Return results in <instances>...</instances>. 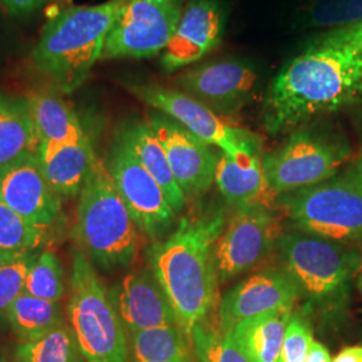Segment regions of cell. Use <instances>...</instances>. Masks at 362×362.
<instances>
[{"instance_id":"cell-1","label":"cell","mask_w":362,"mask_h":362,"mask_svg":"<svg viewBox=\"0 0 362 362\" xmlns=\"http://www.w3.org/2000/svg\"><path fill=\"white\" fill-rule=\"evenodd\" d=\"M362 104V52L313 47L291 59L264 94L263 127L270 134L297 129L315 117Z\"/></svg>"},{"instance_id":"cell-2","label":"cell","mask_w":362,"mask_h":362,"mask_svg":"<svg viewBox=\"0 0 362 362\" xmlns=\"http://www.w3.org/2000/svg\"><path fill=\"white\" fill-rule=\"evenodd\" d=\"M226 223L223 212L182 216L176 228L151 248V270L189 338L215 306L219 282L214 248Z\"/></svg>"},{"instance_id":"cell-3","label":"cell","mask_w":362,"mask_h":362,"mask_svg":"<svg viewBox=\"0 0 362 362\" xmlns=\"http://www.w3.org/2000/svg\"><path fill=\"white\" fill-rule=\"evenodd\" d=\"M117 0L66 8L45 26L31 52L34 65L54 86L70 94L88 79L122 10Z\"/></svg>"},{"instance_id":"cell-4","label":"cell","mask_w":362,"mask_h":362,"mask_svg":"<svg viewBox=\"0 0 362 362\" xmlns=\"http://www.w3.org/2000/svg\"><path fill=\"white\" fill-rule=\"evenodd\" d=\"M76 239L91 263L105 270L128 266L137 254V226L100 158L78 194Z\"/></svg>"},{"instance_id":"cell-5","label":"cell","mask_w":362,"mask_h":362,"mask_svg":"<svg viewBox=\"0 0 362 362\" xmlns=\"http://www.w3.org/2000/svg\"><path fill=\"white\" fill-rule=\"evenodd\" d=\"M275 250L311 309L337 306L346 296L362 262L358 248L296 228L279 235Z\"/></svg>"},{"instance_id":"cell-6","label":"cell","mask_w":362,"mask_h":362,"mask_svg":"<svg viewBox=\"0 0 362 362\" xmlns=\"http://www.w3.org/2000/svg\"><path fill=\"white\" fill-rule=\"evenodd\" d=\"M67 317L86 362H129V334L110 291L82 251H74Z\"/></svg>"},{"instance_id":"cell-7","label":"cell","mask_w":362,"mask_h":362,"mask_svg":"<svg viewBox=\"0 0 362 362\" xmlns=\"http://www.w3.org/2000/svg\"><path fill=\"white\" fill-rule=\"evenodd\" d=\"M291 228L345 246L362 247V187L349 172L274 197Z\"/></svg>"},{"instance_id":"cell-8","label":"cell","mask_w":362,"mask_h":362,"mask_svg":"<svg viewBox=\"0 0 362 362\" xmlns=\"http://www.w3.org/2000/svg\"><path fill=\"white\" fill-rule=\"evenodd\" d=\"M351 156L350 145L333 130L302 125L281 146L262 156L274 196L311 187L337 176Z\"/></svg>"},{"instance_id":"cell-9","label":"cell","mask_w":362,"mask_h":362,"mask_svg":"<svg viewBox=\"0 0 362 362\" xmlns=\"http://www.w3.org/2000/svg\"><path fill=\"white\" fill-rule=\"evenodd\" d=\"M281 233L270 206L255 203L236 207L214 248L219 285L259 267L275 251Z\"/></svg>"},{"instance_id":"cell-10","label":"cell","mask_w":362,"mask_h":362,"mask_svg":"<svg viewBox=\"0 0 362 362\" xmlns=\"http://www.w3.org/2000/svg\"><path fill=\"white\" fill-rule=\"evenodd\" d=\"M182 10L184 0H130L106 37L101 61L151 58L164 52Z\"/></svg>"},{"instance_id":"cell-11","label":"cell","mask_w":362,"mask_h":362,"mask_svg":"<svg viewBox=\"0 0 362 362\" xmlns=\"http://www.w3.org/2000/svg\"><path fill=\"white\" fill-rule=\"evenodd\" d=\"M129 90L144 104L177 121L203 141L231 157L242 153L262 155V140L250 130L236 128L221 119L192 97L177 89L158 85H130Z\"/></svg>"},{"instance_id":"cell-12","label":"cell","mask_w":362,"mask_h":362,"mask_svg":"<svg viewBox=\"0 0 362 362\" xmlns=\"http://www.w3.org/2000/svg\"><path fill=\"white\" fill-rule=\"evenodd\" d=\"M105 164L137 228L152 238L168 233L177 214L158 182L132 152L121 132L117 133Z\"/></svg>"},{"instance_id":"cell-13","label":"cell","mask_w":362,"mask_h":362,"mask_svg":"<svg viewBox=\"0 0 362 362\" xmlns=\"http://www.w3.org/2000/svg\"><path fill=\"white\" fill-rule=\"evenodd\" d=\"M163 145L175 180L185 199H196L211 189L219 155L212 145L160 112L146 121Z\"/></svg>"},{"instance_id":"cell-14","label":"cell","mask_w":362,"mask_h":362,"mask_svg":"<svg viewBox=\"0 0 362 362\" xmlns=\"http://www.w3.org/2000/svg\"><path fill=\"white\" fill-rule=\"evenodd\" d=\"M258 77L252 66L226 59L194 67L175 78V85L216 115L233 116L252 100Z\"/></svg>"},{"instance_id":"cell-15","label":"cell","mask_w":362,"mask_h":362,"mask_svg":"<svg viewBox=\"0 0 362 362\" xmlns=\"http://www.w3.org/2000/svg\"><path fill=\"white\" fill-rule=\"evenodd\" d=\"M299 299L297 284L284 267L254 272L228 288L220 299L219 329L226 333L233 325L250 317L275 311H293Z\"/></svg>"},{"instance_id":"cell-16","label":"cell","mask_w":362,"mask_h":362,"mask_svg":"<svg viewBox=\"0 0 362 362\" xmlns=\"http://www.w3.org/2000/svg\"><path fill=\"white\" fill-rule=\"evenodd\" d=\"M226 16L219 0H189L161 57L165 73L192 65L215 50L224 35Z\"/></svg>"},{"instance_id":"cell-17","label":"cell","mask_w":362,"mask_h":362,"mask_svg":"<svg viewBox=\"0 0 362 362\" xmlns=\"http://www.w3.org/2000/svg\"><path fill=\"white\" fill-rule=\"evenodd\" d=\"M37 155L0 170V202L31 224L50 228L61 214L62 202L45 179Z\"/></svg>"},{"instance_id":"cell-18","label":"cell","mask_w":362,"mask_h":362,"mask_svg":"<svg viewBox=\"0 0 362 362\" xmlns=\"http://www.w3.org/2000/svg\"><path fill=\"white\" fill-rule=\"evenodd\" d=\"M110 297L128 334L177 324L168 298L152 270L130 272L110 290Z\"/></svg>"},{"instance_id":"cell-19","label":"cell","mask_w":362,"mask_h":362,"mask_svg":"<svg viewBox=\"0 0 362 362\" xmlns=\"http://www.w3.org/2000/svg\"><path fill=\"white\" fill-rule=\"evenodd\" d=\"M37 156L45 179L61 197L79 194L98 158L88 134L76 143L43 144Z\"/></svg>"},{"instance_id":"cell-20","label":"cell","mask_w":362,"mask_h":362,"mask_svg":"<svg viewBox=\"0 0 362 362\" xmlns=\"http://www.w3.org/2000/svg\"><path fill=\"white\" fill-rule=\"evenodd\" d=\"M215 184L220 194L235 207L255 203L270 206L275 197L269 188L259 153L231 157L221 152L215 170Z\"/></svg>"},{"instance_id":"cell-21","label":"cell","mask_w":362,"mask_h":362,"mask_svg":"<svg viewBox=\"0 0 362 362\" xmlns=\"http://www.w3.org/2000/svg\"><path fill=\"white\" fill-rule=\"evenodd\" d=\"M27 103L40 145L76 143L88 134L71 105L55 93H33Z\"/></svg>"},{"instance_id":"cell-22","label":"cell","mask_w":362,"mask_h":362,"mask_svg":"<svg viewBox=\"0 0 362 362\" xmlns=\"http://www.w3.org/2000/svg\"><path fill=\"white\" fill-rule=\"evenodd\" d=\"M291 311H275L246 318L226 332L251 362H278Z\"/></svg>"},{"instance_id":"cell-23","label":"cell","mask_w":362,"mask_h":362,"mask_svg":"<svg viewBox=\"0 0 362 362\" xmlns=\"http://www.w3.org/2000/svg\"><path fill=\"white\" fill-rule=\"evenodd\" d=\"M39 148L27 97L0 93V170L26 156L37 155Z\"/></svg>"},{"instance_id":"cell-24","label":"cell","mask_w":362,"mask_h":362,"mask_svg":"<svg viewBox=\"0 0 362 362\" xmlns=\"http://www.w3.org/2000/svg\"><path fill=\"white\" fill-rule=\"evenodd\" d=\"M119 132L144 168L158 182L170 207L180 214L187 199L175 180L165 151L151 125L148 122H133Z\"/></svg>"},{"instance_id":"cell-25","label":"cell","mask_w":362,"mask_h":362,"mask_svg":"<svg viewBox=\"0 0 362 362\" xmlns=\"http://www.w3.org/2000/svg\"><path fill=\"white\" fill-rule=\"evenodd\" d=\"M129 362H196L191 338L177 324L130 334Z\"/></svg>"},{"instance_id":"cell-26","label":"cell","mask_w":362,"mask_h":362,"mask_svg":"<svg viewBox=\"0 0 362 362\" xmlns=\"http://www.w3.org/2000/svg\"><path fill=\"white\" fill-rule=\"evenodd\" d=\"M7 322L22 342L50 333L64 322L61 302L22 294L7 313Z\"/></svg>"},{"instance_id":"cell-27","label":"cell","mask_w":362,"mask_h":362,"mask_svg":"<svg viewBox=\"0 0 362 362\" xmlns=\"http://www.w3.org/2000/svg\"><path fill=\"white\" fill-rule=\"evenodd\" d=\"M82 361L74 333L65 324L37 339L22 342L15 350V362Z\"/></svg>"},{"instance_id":"cell-28","label":"cell","mask_w":362,"mask_h":362,"mask_svg":"<svg viewBox=\"0 0 362 362\" xmlns=\"http://www.w3.org/2000/svg\"><path fill=\"white\" fill-rule=\"evenodd\" d=\"M49 239L47 228L23 219L0 202V251L7 254L33 252Z\"/></svg>"},{"instance_id":"cell-29","label":"cell","mask_w":362,"mask_h":362,"mask_svg":"<svg viewBox=\"0 0 362 362\" xmlns=\"http://www.w3.org/2000/svg\"><path fill=\"white\" fill-rule=\"evenodd\" d=\"M25 293L52 302H61L65 297V272L58 255L52 250L39 254L31 264Z\"/></svg>"},{"instance_id":"cell-30","label":"cell","mask_w":362,"mask_h":362,"mask_svg":"<svg viewBox=\"0 0 362 362\" xmlns=\"http://www.w3.org/2000/svg\"><path fill=\"white\" fill-rule=\"evenodd\" d=\"M302 26L336 30L362 23V0H313L303 11Z\"/></svg>"},{"instance_id":"cell-31","label":"cell","mask_w":362,"mask_h":362,"mask_svg":"<svg viewBox=\"0 0 362 362\" xmlns=\"http://www.w3.org/2000/svg\"><path fill=\"white\" fill-rule=\"evenodd\" d=\"M191 342L197 362H251L230 337L211 327L207 320L194 326Z\"/></svg>"},{"instance_id":"cell-32","label":"cell","mask_w":362,"mask_h":362,"mask_svg":"<svg viewBox=\"0 0 362 362\" xmlns=\"http://www.w3.org/2000/svg\"><path fill=\"white\" fill-rule=\"evenodd\" d=\"M35 258L33 252L15 254L0 266V322L7 321L13 302L25 294L27 274Z\"/></svg>"},{"instance_id":"cell-33","label":"cell","mask_w":362,"mask_h":362,"mask_svg":"<svg viewBox=\"0 0 362 362\" xmlns=\"http://www.w3.org/2000/svg\"><path fill=\"white\" fill-rule=\"evenodd\" d=\"M313 333L310 324L302 314H291L286 325L285 338L278 362H305Z\"/></svg>"},{"instance_id":"cell-34","label":"cell","mask_w":362,"mask_h":362,"mask_svg":"<svg viewBox=\"0 0 362 362\" xmlns=\"http://www.w3.org/2000/svg\"><path fill=\"white\" fill-rule=\"evenodd\" d=\"M332 47L362 52V23L354 26L329 30L308 43V49Z\"/></svg>"},{"instance_id":"cell-35","label":"cell","mask_w":362,"mask_h":362,"mask_svg":"<svg viewBox=\"0 0 362 362\" xmlns=\"http://www.w3.org/2000/svg\"><path fill=\"white\" fill-rule=\"evenodd\" d=\"M0 1L13 15H27L38 10L45 0H0Z\"/></svg>"},{"instance_id":"cell-36","label":"cell","mask_w":362,"mask_h":362,"mask_svg":"<svg viewBox=\"0 0 362 362\" xmlns=\"http://www.w3.org/2000/svg\"><path fill=\"white\" fill-rule=\"evenodd\" d=\"M333 358L329 353V350L326 349L321 342L314 341L311 342L310 348H309V353L306 356L305 362H332Z\"/></svg>"},{"instance_id":"cell-37","label":"cell","mask_w":362,"mask_h":362,"mask_svg":"<svg viewBox=\"0 0 362 362\" xmlns=\"http://www.w3.org/2000/svg\"><path fill=\"white\" fill-rule=\"evenodd\" d=\"M332 362H362V346H349L341 350Z\"/></svg>"},{"instance_id":"cell-38","label":"cell","mask_w":362,"mask_h":362,"mask_svg":"<svg viewBox=\"0 0 362 362\" xmlns=\"http://www.w3.org/2000/svg\"><path fill=\"white\" fill-rule=\"evenodd\" d=\"M348 172L353 176V179L357 181L362 187V148L360 155H358L357 160H356V163L353 164V167Z\"/></svg>"},{"instance_id":"cell-39","label":"cell","mask_w":362,"mask_h":362,"mask_svg":"<svg viewBox=\"0 0 362 362\" xmlns=\"http://www.w3.org/2000/svg\"><path fill=\"white\" fill-rule=\"evenodd\" d=\"M354 281H356V286H357V288H358V290L362 293V262L361 264H360V267H358V270H357V274H356Z\"/></svg>"},{"instance_id":"cell-40","label":"cell","mask_w":362,"mask_h":362,"mask_svg":"<svg viewBox=\"0 0 362 362\" xmlns=\"http://www.w3.org/2000/svg\"><path fill=\"white\" fill-rule=\"evenodd\" d=\"M13 255H15V254H7V252H1V251H0V266H1L7 259L11 258Z\"/></svg>"},{"instance_id":"cell-41","label":"cell","mask_w":362,"mask_h":362,"mask_svg":"<svg viewBox=\"0 0 362 362\" xmlns=\"http://www.w3.org/2000/svg\"><path fill=\"white\" fill-rule=\"evenodd\" d=\"M117 1H118V3H121L122 6H125L127 3H129L130 0H117Z\"/></svg>"}]
</instances>
